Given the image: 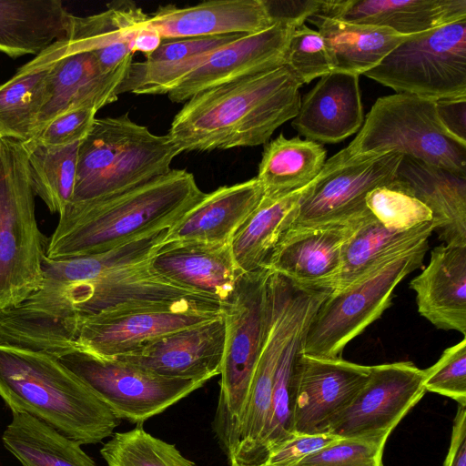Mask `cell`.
<instances>
[{
  "mask_svg": "<svg viewBox=\"0 0 466 466\" xmlns=\"http://www.w3.org/2000/svg\"><path fill=\"white\" fill-rule=\"evenodd\" d=\"M161 228L108 251L43 258L41 288L0 311V340L56 358L67 353L78 324L88 318L150 309L184 308L221 313V304L155 272L151 259L165 244Z\"/></svg>",
  "mask_w": 466,
  "mask_h": 466,
  "instance_id": "cell-1",
  "label": "cell"
},
{
  "mask_svg": "<svg viewBox=\"0 0 466 466\" xmlns=\"http://www.w3.org/2000/svg\"><path fill=\"white\" fill-rule=\"evenodd\" d=\"M301 86L283 65L206 89L186 101L167 135L181 153L266 145L297 116Z\"/></svg>",
  "mask_w": 466,
  "mask_h": 466,
  "instance_id": "cell-2",
  "label": "cell"
},
{
  "mask_svg": "<svg viewBox=\"0 0 466 466\" xmlns=\"http://www.w3.org/2000/svg\"><path fill=\"white\" fill-rule=\"evenodd\" d=\"M204 196L192 173L171 169L128 189L67 205L46 243V256L60 260L108 251L170 228Z\"/></svg>",
  "mask_w": 466,
  "mask_h": 466,
  "instance_id": "cell-3",
  "label": "cell"
},
{
  "mask_svg": "<svg viewBox=\"0 0 466 466\" xmlns=\"http://www.w3.org/2000/svg\"><path fill=\"white\" fill-rule=\"evenodd\" d=\"M0 397L81 445L111 437L122 421L57 358L16 346L0 344Z\"/></svg>",
  "mask_w": 466,
  "mask_h": 466,
  "instance_id": "cell-4",
  "label": "cell"
},
{
  "mask_svg": "<svg viewBox=\"0 0 466 466\" xmlns=\"http://www.w3.org/2000/svg\"><path fill=\"white\" fill-rule=\"evenodd\" d=\"M180 153L167 135L153 134L127 114L96 118L78 146L76 183L68 205L104 198L165 175Z\"/></svg>",
  "mask_w": 466,
  "mask_h": 466,
  "instance_id": "cell-5",
  "label": "cell"
},
{
  "mask_svg": "<svg viewBox=\"0 0 466 466\" xmlns=\"http://www.w3.org/2000/svg\"><path fill=\"white\" fill-rule=\"evenodd\" d=\"M400 153L466 178V142L441 121L436 100L396 93L379 97L338 161Z\"/></svg>",
  "mask_w": 466,
  "mask_h": 466,
  "instance_id": "cell-6",
  "label": "cell"
},
{
  "mask_svg": "<svg viewBox=\"0 0 466 466\" xmlns=\"http://www.w3.org/2000/svg\"><path fill=\"white\" fill-rule=\"evenodd\" d=\"M45 244L26 149L22 141L0 137V311L16 307L41 288Z\"/></svg>",
  "mask_w": 466,
  "mask_h": 466,
  "instance_id": "cell-7",
  "label": "cell"
},
{
  "mask_svg": "<svg viewBox=\"0 0 466 466\" xmlns=\"http://www.w3.org/2000/svg\"><path fill=\"white\" fill-rule=\"evenodd\" d=\"M270 273L268 268L242 273L230 299L221 304L226 341L214 422L224 451L246 404L265 339L270 313Z\"/></svg>",
  "mask_w": 466,
  "mask_h": 466,
  "instance_id": "cell-8",
  "label": "cell"
},
{
  "mask_svg": "<svg viewBox=\"0 0 466 466\" xmlns=\"http://www.w3.org/2000/svg\"><path fill=\"white\" fill-rule=\"evenodd\" d=\"M428 249L429 242L425 241L349 287L331 291L310 320L302 353L317 358L340 357L347 344L391 305L397 285L422 266Z\"/></svg>",
  "mask_w": 466,
  "mask_h": 466,
  "instance_id": "cell-9",
  "label": "cell"
},
{
  "mask_svg": "<svg viewBox=\"0 0 466 466\" xmlns=\"http://www.w3.org/2000/svg\"><path fill=\"white\" fill-rule=\"evenodd\" d=\"M364 75L396 93L466 96V19L410 35Z\"/></svg>",
  "mask_w": 466,
  "mask_h": 466,
  "instance_id": "cell-10",
  "label": "cell"
},
{
  "mask_svg": "<svg viewBox=\"0 0 466 466\" xmlns=\"http://www.w3.org/2000/svg\"><path fill=\"white\" fill-rule=\"evenodd\" d=\"M121 420L137 426L160 414L205 382L163 377L113 357L75 349L58 358Z\"/></svg>",
  "mask_w": 466,
  "mask_h": 466,
  "instance_id": "cell-11",
  "label": "cell"
},
{
  "mask_svg": "<svg viewBox=\"0 0 466 466\" xmlns=\"http://www.w3.org/2000/svg\"><path fill=\"white\" fill-rule=\"evenodd\" d=\"M306 299V293L289 283L270 286L265 339L246 404L225 450L230 466H251L268 423L278 362Z\"/></svg>",
  "mask_w": 466,
  "mask_h": 466,
  "instance_id": "cell-12",
  "label": "cell"
},
{
  "mask_svg": "<svg viewBox=\"0 0 466 466\" xmlns=\"http://www.w3.org/2000/svg\"><path fill=\"white\" fill-rule=\"evenodd\" d=\"M402 157L395 152L349 161L331 157L304 187L289 229L347 223L368 215L366 196L395 179Z\"/></svg>",
  "mask_w": 466,
  "mask_h": 466,
  "instance_id": "cell-13",
  "label": "cell"
},
{
  "mask_svg": "<svg viewBox=\"0 0 466 466\" xmlns=\"http://www.w3.org/2000/svg\"><path fill=\"white\" fill-rule=\"evenodd\" d=\"M425 391L424 371L410 361L370 366L366 383L333 419L329 433L342 438L390 433Z\"/></svg>",
  "mask_w": 466,
  "mask_h": 466,
  "instance_id": "cell-14",
  "label": "cell"
},
{
  "mask_svg": "<svg viewBox=\"0 0 466 466\" xmlns=\"http://www.w3.org/2000/svg\"><path fill=\"white\" fill-rule=\"evenodd\" d=\"M370 366L301 353L298 362L293 410L294 435L329 433L333 419L366 383Z\"/></svg>",
  "mask_w": 466,
  "mask_h": 466,
  "instance_id": "cell-15",
  "label": "cell"
},
{
  "mask_svg": "<svg viewBox=\"0 0 466 466\" xmlns=\"http://www.w3.org/2000/svg\"><path fill=\"white\" fill-rule=\"evenodd\" d=\"M294 25L275 22L266 30L240 35L215 49L168 94L175 103L186 102L206 89L285 65V53Z\"/></svg>",
  "mask_w": 466,
  "mask_h": 466,
  "instance_id": "cell-16",
  "label": "cell"
},
{
  "mask_svg": "<svg viewBox=\"0 0 466 466\" xmlns=\"http://www.w3.org/2000/svg\"><path fill=\"white\" fill-rule=\"evenodd\" d=\"M225 341L226 324L221 313L115 358L163 377L206 383L220 374Z\"/></svg>",
  "mask_w": 466,
  "mask_h": 466,
  "instance_id": "cell-17",
  "label": "cell"
},
{
  "mask_svg": "<svg viewBox=\"0 0 466 466\" xmlns=\"http://www.w3.org/2000/svg\"><path fill=\"white\" fill-rule=\"evenodd\" d=\"M220 315L191 309L164 308L96 316L78 324L70 351L78 349L115 358L128 354L159 337Z\"/></svg>",
  "mask_w": 466,
  "mask_h": 466,
  "instance_id": "cell-18",
  "label": "cell"
},
{
  "mask_svg": "<svg viewBox=\"0 0 466 466\" xmlns=\"http://www.w3.org/2000/svg\"><path fill=\"white\" fill-rule=\"evenodd\" d=\"M370 216L369 211L347 223L289 229L267 268L299 286L333 289L340 272L344 246Z\"/></svg>",
  "mask_w": 466,
  "mask_h": 466,
  "instance_id": "cell-19",
  "label": "cell"
},
{
  "mask_svg": "<svg viewBox=\"0 0 466 466\" xmlns=\"http://www.w3.org/2000/svg\"><path fill=\"white\" fill-rule=\"evenodd\" d=\"M69 40V39H68ZM67 52L53 66L46 99L38 116L35 136L57 116L78 108L94 109L117 100V90L132 61L116 70L105 71L95 56L70 40Z\"/></svg>",
  "mask_w": 466,
  "mask_h": 466,
  "instance_id": "cell-20",
  "label": "cell"
},
{
  "mask_svg": "<svg viewBox=\"0 0 466 466\" xmlns=\"http://www.w3.org/2000/svg\"><path fill=\"white\" fill-rule=\"evenodd\" d=\"M148 24L162 40L250 35L270 27L267 0H212L187 7L159 6Z\"/></svg>",
  "mask_w": 466,
  "mask_h": 466,
  "instance_id": "cell-21",
  "label": "cell"
},
{
  "mask_svg": "<svg viewBox=\"0 0 466 466\" xmlns=\"http://www.w3.org/2000/svg\"><path fill=\"white\" fill-rule=\"evenodd\" d=\"M151 267L170 282L220 304L230 299L242 274L229 244L199 241L165 243L153 256Z\"/></svg>",
  "mask_w": 466,
  "mask_h": 466,
  "instance_id": "cell-22",
  "label": "cell"
},
{
  "mask_svg": "<svg viewBox=\"0 0 466 466\" xmlns=\"http://www.w3.org/2000/svg\"><path fill=\"white\" fill-rule=\"evenodd\" d=\"M360 76L331 72L317 82L300 101L292 127L309 140L339 143L363 124Z\"/></svg>",
  "mask_w": 466,
  "mask_h": 466,
  "instance_id": "cell-23",
  "label": "cell"
},
{
  "mask_svg": "<svg viewBox=\"0 0 466 466\" xmlns=\"http://www.w3.org/2000/svg\"><path fill=\"white\" fill-rule=\"evenodd\" d=\"M317 14L413 35L466 19V0H322Z\"/></svg>",
  "mask_w": 466,
  "mask_h": 466,
  "instance_id": "cell-24",
  "label": "cell"
},
{
  "mask_svg": "<svg viewBox=\"0 0 466 466\" xmlns=\"http://www.w3.org/2000/svg\"><path fill=\"white\" fill-rule=\"evenodd\" d=\"M419 313L440 329L466 337V246L441 245L410 282Z\"/></svg>",
  "mask_w": 466,
  "mask_h": 466,
  "instance_id": "cell-25",
  "label": "cell"
},
{
  "mask_svg": "<svg viewBox=\"0 0 466 466\" xmlns=\"http://www.w3.org/2000/svg\"><path fill=\"white\" fill-rule=\"evenodd\" d=\"M264 195L257 177L206 194L168 229L166 242L229 244Z\"/></svg>",
  "mask_w": 466,
  "mask_h": 466,
  "instance_id": "cell-26",
  "label": "cell"
},
{
  "mask_svg": "<svg viewBox=\"0 0 466 466\" xmlns=\"http://www.w3.org/2000/svg\"><path fill=\"white\" fill-rule=\"evenodd\" d=\"M396 178L431 211L440 240L466 246V178L409 156H403Z\"/></svg>",
  "mask_w": 466,
  "mask_h": 466,
  "instance_id": "cell-27",
  "label": "cell"
},
{
  "mask_svg": "<svg viewBox=\"0 0 466 466\" xmlns=\"http://www.w3.org/2000/svg\"><path fill=\"white\" fill-rule=\"evenodd\" d=\"M331 289H313L281 351L274 378L269 416L251 466H259L275 448L291 439L298 362L312 317Z\"/></svg>",
  "mask_w": 466,
  "mask_h": 466,
  "instance_id": "cell-28",
  "label": "cell"
},
{
  "mask_svg": "<svg viewBox=\"0 0 466 466\" xmlns=\"http://www.w3.org/2000/svg\"><path fill=\"white\" fill-rule=\"evenodd\" d=\"M69 46L68 38L55 42L0 86V137L25 142L35 137L50 71Z\"/></svg>",
  "mask_w": 466,
  "mask_h": 466,
  "instance_id": "cell-29",
  "label": "cell"
},
{
  "mask_svg": "<svg viewBox=\"0 0 466 466\" xmlns=\"http://www.w3.org/2000/svg\"><path fill=\"white\" fill-rule=\"evenodd\" d=\"M239 35L162 40L144 61H132L117 94L167 95L215 49Z\"/></svg>",
  "mask_w": 466,
  "mask_h": 466,
  "instance_id": "cell-30",
  "label": "cell"
},
{
  "mask_svg": "<svg viewBox=\"0 0 466 466\" xmlns=\"http://www.w3.org/2000/svg\"><path fill=\"white\" fill-rule=\"evenodd\" d=\"M71 16L60 0H0V52L36 56L67 38Z\"/></svg>",
  "mask_w": 466,
  "mask_h": 466,
  "instance_id": "cell-31",
  "label": "cell"
},
{
  "mask_svg": "<svg viewBox=\"0 0 466 466\" xmlns=\"http://www.w3.org/2000/svg\"><path fill=\"white\" fill-rule=\"evenodd\" d=\"M432 232V221L407 229H396L385 227L370 214L344 246L340 272L332 291L349 287L413 250L428 241Z\"/></svg>",
  "mask_w": 466,
  "mask_h": 466,
  "instance_id": "cell-32",
  "label": "cell"
},
{
  "mask_svg": "<svg viewBox=\"0 0 466 466\" xmlns=\"http://www.w3.org/2000/svg\"><path fill=\"white\" fill-rule=\"evenodd\" d=\"M147 19L148 14L133 2H112L96 15H72L67 38L91 52L101 67L110 72L132 61L131 41Z\"/></svg>",
  "mask_w": 466,
  "mask_h": 466,
  "instance_id": "cell-33",
  "label": "cell"
},
{
  "mask_svg": "<svg viewBox=\"0 0 466 466\" xmlns=\"http://www.w3.org/2000/svg\"><path fill=\"white\" fill-rule=\"evenodd\" d=\"M323 36L333 71L364 75L410 35L381 26L345 22L320 15L308 19Z\"/></svg>",
  "mask_w": 466,
  "mask_h": 466,
  "instance_id": "cell-34",
  "label": "cell"
},
{
  "mask_svg": "<svg viewBox=\"0 0 466 466\" xmlns=\"http://www.w3.org/2000/svg\"><path fill=\"white\" fill-rule=\"evenodd\" d=\"M303 189L280 197L263 195L256 209L234 234L229 246L241 273L267 268L294 221Z\"/></svg>",
  "mask_w": 466,
  "mask_h": 466,
  "instance_id": "cell-35",
  "label": "cell"
},
{
  "mask_svg": "<svg viewBox=\"0 0 466 466\" xmlns=\"http://www.w3.org/2000/svg\"><path fill=\"white\" fill-rule=\"evenodd\" d=\"M326 155L319 143L279 134L265 145L258 165L256 177L264 195L280 197L304 188L321 171Z\"/></svg>",
  "mask_w": 466,
  "mask_h": 466,
  "instance_id": "cell-36",
  "label": "cell"
},
{
  "mask_svg": "<svg viewBox=\"0 0 466 466\" xmlns=\"http://www.w3.org/2000/svg\"><path fill=\"white\" fill-rule=\"evenodd\" d=\"M2 441L23 466H98L79 442L24 411H12Z\"/></svg>",
  "mask_w": 466,
  "mask_h": 466,
  "instance_id": "cell-37",
  "label": "cell"
},
{
  "mask_svg": "<svg viewBox=\"0 0 466 466\" xmlns=\"http://www.w3.org/2000/svg\"><path fill=\"white\" fill-rule=\"evenodd\" d=\"M23 143L35 196L51 213L61 215L73 196L80 142L65 147H48L35 139Z\"/></svg>",
  "mask_w": 466,
  "mask_h": 466,
  "instance_id": "cell-38",
  "label": "cell"
},
{
  "mask_svg": "<svg viewBox=\"0 0 466 466\" xmlns=\"http://www.w3.org/2000/svg\"><path fill=\"white\" fill-rule=\"evenodd\" d=\"M100 454L107 466H196L175 444L153 436L142 426L114 432Z\"/></svg>",
  "mask_w": 466,
  "mask_h": 466,
  "instance_id": "cell-39",
  "label": "cell"
},
{
  "mask_svg": "<svg viewBox=\"0 0 466 466\" xmlns=\"http://www.w3.org/2000/svg\"><path fill=\"white\" fill-rule=\"evenodd\" d=\"M370 213L385 227L407 229L432 221L431 211L396 177L365 198Z\"/></svg>",
  "mask_w": 466,
  "mask_h": 466,
  "instance_id": "cell-40",
  "label": "cell"
},
{
  "mask_svg": "<svg viewBox=\"0 0 466 466\" xmlns=\"http://www.w3.org/2000/svg\"><path fill=\"white\" fill-rule=\"evenodd\" d=\"M285 65L302 85L320 78L334 69L323 36L305 24L292 31L285 53Z\"/></svg>",
  "mask_w": 466,
  "mask_h": 466,
  "instance_id": "cell-41",
  "label": "cell"
},
{
  "mask_svg": "<svg viewBox=\"0 0 466 466\" xmlns=\"http://www.w3.org/2000/svg\"><path fill=\"white\" fill-rule=\"evenodd\" d=\"M390 433L343 438L294 466H382L383 449Z\"/></svg>",
  "mask_w": 466,
  "mask_h": 466,
  "instance_id": "cell-42",
  "label": "cell"
},
{
  "mask_svg": "<svg viewBox=\"0 0 466 466\" xmlns=\"http://www.w3.org/2000/svg\"><path fill=\"white\" fill-rule=\"evenodd\" d=\"M424 371L426 391L438 393L466 406V337L447 348Z\"/></svg>",
  "mask_w": 466,
  "mask_h": 466,
  "instance_id": "cell-43",
  "label": "cell"
},
{
  "mask_svg": "<svg viewBox=\"0 0 466 466\" xmlns=\"http://www.w3.org/2000/svg\"><path fill=\"white\" fill-rule=\"evenodd\" d=\"M96 114V110L89 108L65 112L49 121L32 139L48 147L81 142L90 131Z\"/></svg>",
  "mask_w": 466,
  "mask_h": 466,
  "instance_id": "cell-44",
  "label": "cell"
},
{
  "mask_svg": "<svg viewBox=\"0 0 466 466\" xmlns=\"http://www.w3.org/2000/svg\"><path fill=\"white\" fill-rule=\"evenodd\" d=\"M341 439L330 433L295 435L272 450L259 466H294L306 456Z\"/></svg>",
  "mask_w": 466,
  "mask_h": 466,
  "instance_id": "cell-45",
  "label": "cell"
},
{
  "mask_svg": "<svg viewBox=\"0 0 466 466\" xmlns=\"http://www.w3.org/2000/svg\"><path fill=\"white\" fill-rule=\"evenodd\" d=\"M271 17L275 22H283L295 27L304 25L310 16L319 12L322 0L267 1Z\"/></svg>",
  "mask_w": 466,
  "mask_h": 466,
  "instance_id": "cell-46",
  "label": "cell"
},
{
  "mask_svg": "<svg viewBox=\"0 0 466 466\" xmlns=\"http://www.w3.org/2000/svg\"><path fill=\"white\" fill-rule=\"evenodd\" d=\"M436 107L444 127L466 142V96L436 100Z\"/></svg>",
  "mask_w": 466,
  "mask_h": 466,
  "instance_id": "cell-47",
  "label": "cell"
},
{
  "mask_svg": "<svg viewBox=\"0 0 466 466\" xmlns=\"http://www.w3.org/2000/svg\"><path fill=\"white\" fill-rule=\"evenodd\" d=\"M444 466H466V406L458 407Z\"/></svg>",
  "mask_w": 466,
  "mask_h": 466,
  "instance_id": "cell-48",
  "label": "cell"
},
{
  "mask_svg": "<svg viewBox=\"0 0 466 466\" xmlns=\"http://www.w3.org/2000/svg\"><path fill=\"white\" fill-rule=\"evenodd\" d=\"M162 43L158 32L153 28L148 22L137 32L131 41L130 48L132 53H142L146 57L150 56Z\"/></svg>",
  "mask_w": 466,
  "mask_h": 466,
  "instance_id": "cell-49",
  "label": "cell"
}]
</instances>
